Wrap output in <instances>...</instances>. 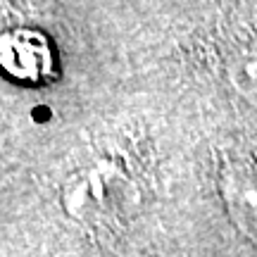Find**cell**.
<instances>
[{
    "label": "cell",
    "instance_id": "obj_1",
    "mask_svg": "<svg viewBox=\"0 0 257 257\" xmlns=\"http://www.w3.org/2000/svg\"><path fill=\"white\" fill-rule=\"evenodd\" d=\"M141 200L138 179L119 155H98L67 174L60 188V205L67 217L81 224L117 219Z\"/></svg>",
    "mask_w": 257,
    "mask_h": 257
},
{
    "label": "cell",
    "instance_id": "obj_4",
    "mask_svg": "<svg viewBox=\"0 0 257 257\" xmlns=\"http://www.w3.org/2000/svg\"><path fill=\"white\" fill-rule=\"evenodd\" d=\"M229 79L238 93L257 100V43L236 53L229 64Z\"/></svg>",
    "mask_w": 257,
    "mask_h": 257
},
{
    "label": "cell",
    "instance_id": "obj_3",
    "mask_svg": "<svg viewBox=\"0 0 257 257\" xmlns=\"http://www.w3.org/2000/svg\"><path fill=\"white\" fill-rule=\"evenodd\" d=\"M217 188L236 231L257 240V155L236 153L224 157L217 172Z\"/></svg>",
    "mask_w": 257,
    "mask_h": 257
},
{
    "label": "cell",
    "instance_id": "obj_2",
    "mask_svg": "<svg viewBox=\"0 0 257 257\" xmlns=\"http://www.w3.org/2000/svg\"><path fill=\"white\" fill-rule=\"evenodd\" d=\"M0 72L17 83L50 81L57 72L53 41L34 27H17L0 34Z\"/></svg>",
    "mask_w": 257,
    "mask_h": 257
}]
</instances>
